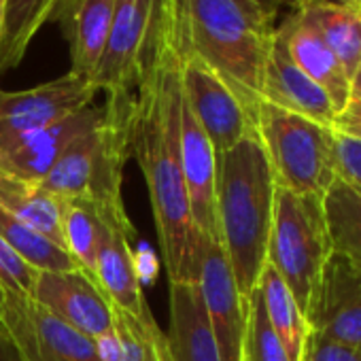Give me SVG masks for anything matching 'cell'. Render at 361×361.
<instances>
[{"instance_id": "836d02e7", "label": "cell", "mask_w": 361, "mask_h": 361, "mask_svg": "<svg viewBox=\"0 0 361 361\" xmlns=\"http://www.w3.org/2000/svg\"><path fill=\"white\" fill-rule=\"evenodd\" d=\"M0 361H24L16 340L7 334V329H0Z\"/></svg>"}, {"instance_id": "30bf717a", "label": "cell", "mask_w": 361, "mask_h": 361, "mask_svg": "<svg viewBox=\"0 0 361 361\" xmlns=\"http://www.w3.org/2000/svg\"><path fill=\"white\" fill-rule=\"evenodd\" d=\"M178 58L185 100L217 155L255 132V117L219 75L196 58L183 56L180 51Z\"/></svg>"}, {"instance_id": "ab89813d", "label": "cell", "mask_w": 361, "mask_h": 361, "mask_svg": "<svg viewBox=\"0 0 361 361\" xmlns=\"http://www.w3.org/2000/svg\"><path fill=\"white\" fill-rule=\"evenodd\" d=\"M3 3L5 0H0V20H3Z\"/></svg>"}, {"instance_id": "d4e9b609", "label": "cell", "mask_w": 361, "mask_h": 361, "mask_svg": "<svg viewBox=\"0 0 361 361\" xmlns=\"http://www.w3.org/2000/svg\"><path fill=\"white\" fill-rule=\"evenodd\" d=\"M257 289L262 293V302L268 314V321L276 336L281 338L287 355L291 361H300L304 353V344L308 338V321L304 319L295 298L291 295L285 281L276 274V270L266 264L257 283Z\"/></svg>"}, {"instance_id": "8d00e7d4", "label": "cell", "mask_w": 361, "mask_h": 361, "mask_svg": "<svg viewBox=\"0 0 361 361\" xmlns=\"http://www.w3.org/2000/svg\"><path fill=\"white\" fill-rule=\"evenodd\" d=\"M336 130L348 134V136H355V138H361V123H334Z\"/></svg>"}, {"instance_id": "1f68e13d", "label": "cell", "mask_w": 361, "mask_h": 361, "mask_svg": "<svg viewBox=\"0 0 361 361\" xmlns=\"http://www.w3.org/2000/svg\"><path fill=\"white\" fill-rule=\"evenodd\" d=\"M300 361H361V350L321 338L310 329Z\"/></svg>"}, {"instance_id": "2e32d148", "label": "cell", "mask_w": 361, "mask_h": 361, "mask_svg": "<svg viewBox=\"0 0 361 361\" xmlns=\"http://www.w3.org/2000/svg\"><path fill=\"white\" fill-rule=\"evenodd\" d=\"M180 168L190 198V211L196 230L219 243L217 213H215V178H217V153L194 117L185 94L180 104Z\"/></svg>"}, {"instance_id": "b9f144b4", "label": "cell", "mask_w": 361, "mask_h": 361, "mask_svg": "<svg viewBox=\"0 0 361 361\" xmlns=\"http://www.w3.org/2000/svg\"><path fill=\"white\" fill-rule=\"evenodd\" d=\"M0 329H5V325H3V321H0Z\"/></svg>"}, {"instance_id": "3957f363", "label": "cell", "mask_w": 361, "mask_h": 361, "mask_svg": "<svg viewBox=\"0 0 361 361\" xmlns=\"http://www.w3.org/2000/svg\"><path fill=\"white\" fill-rule=\"evenodd\" d=\"M276 178L257 132L217 155L215 213L219 243L240 295L249 300L266 266Z\"/></svg>"}, {"instance_id": "ac0fdd59", "label": "cell", "mask_w": 361, "mask_h": 361, "mask_svg": "<svg viewBox=\"0 0 361 361\" xmlns=\"http://www.w3.org/2000/svg\"><path fill=\"white\" fill-rule=\"evenodd\" d=\"M117 0H64L56 20L71 47L73 75L92 81L104 54Z\"/></svg>"}, {"instance_id": "ba28073f", "label": "cell", "mask_w": 361, "mask_h": 361, "mask_svg": "<svg viewBox=\"0 0 361 361\" xmlns=\"http://www.w3.org/2000/svg\"><path fill=\"white\" fill-rule=\"evenodd\" d=\"M96 94L92 81L73 73L30 90H0V149L94 104Z\"/></svg>"}, {"instance_id": "d6a6232c", "label": "cell", "mask_w": 361, "mask_h": 361, "mask_svg": "<svg viewBox=\"0 0 361 361\" xmlns=\"http://www.w3.org/2000/svg\"><path fill=\"white\" fill-rule=\"evenodd\" d=\"M245 5H249L251 9H255L268 24L274 26V18L279 16L281 7L285 3H289V0H243Z\"/></svg>"}, {"instance_id": "4316f807", "label": "cell", "mask_w": 361, "mask_h": 361, "mask_svg": "<svg viewBox=\"0 0 361 361\" xmlns=\"http://www.w3.org/2000/svg\"><path fill=\"white\" fill-rule=\"evenodd\" d=\"M102 217L87 200H62V238L66 253L94 279L96 255L102 240ZM96 281V279H94Z\"/></svg>"}, {"instance_id": "8fae6325", "label": "cell", "mask_w": 361, "mask_h": 361, "mask_svg": "<svg viewBox=\"0 0 361 361\" xmlns=\"http://www.w3.org/2000/svg\"><path fill=\"white\" fill-rule=\"evenodd\" d=\"M96 209L102 217L104 230L96 255L94 279L113 308L123 310L142 323H153L155 317L151 314L142 291L138 259L130 245L134 236L130 217L126 209Z\"/></svg>"}, {"instance_id": "6da1fadb", "label": "cell", "mask_w": 361, "mask_h": 361, "mask_svg": "<svg viewBox=\"0 0 361 361\" xmlns=\"http://www.w3.org/2000/svg\"><path fill=\"white\" fill-rule=\"evenodd\" d=\"M180 58L161 0L157 32L134 90L132 155L147 180L168 283H198L204 236L194 226L180 168Z\"/></svg>"}, {"instance_id": "7402d4cb", "label": "cell", "mask_w": 361, "mask_h": 361, "mask_svg": "<svg viewBox=\"0 0 361 361\" xmlns=\"http://www.w3.org/2000/svg\"><path fill=\"white\" fill-rule=\"evenodd\" d=\"M295 11L321 35L353 81L361 64V18L357 9L327 0H306L295 5Z\"/></svg>"}, {"instance_id": "e0dca14e", "label": "cell", "mask_w": 361, "mask_h": 361, "mask_svg": "<svg viewBox=\"0 0 361 361\" xmlns=\"http://www.w3.org/2000/svg\"><path fill=\"white\" fill-rule=\"evenodd\" d=\"M102 117V106H85L66 119L26 134L0 149V170L28 180H43L58 164L75 138L94 128Z\"/></svg>"}, {"instance_id": "9a60e30c", "label": "cell", "mask_w": 361, "mask_h": 361, "mask_svg": "<svg viewBox=\"0 0 361 361\" xmlns=\"http://www.w3.org/2000/svg\"><path fill=\"white\" fill-rule=\"evenodd\" d=\"M262 100L298 113L323 126H334L338 113L329 96L293 62L285 28H274L262 83Z\"/></svg>"}, {"instance_id": "5bb4252c", "label": "cell", "mask_w": 361, "mask_h": 361, "mask_svg": "<svg viewBox=\"0 0 361 361\" xmlns=\"http://www.w3.org/2000/svg\"><path fill=\"white\" fill-rule=\"evenodd\" d=\"M32 300L92 340L113 329V304L81 268L68 272H39Z\"/></svg>"}, {"instance_id": "f35d334b", "label": "cell", "mask_w": 361, "mask_h": 361, "mask_svg": "<svg viewBox=\"0 0 361 361\" xmlns=\"http://www.w3.org/2000/svg\"><path fill=\"white\" fill-rule=\"evenodd\" d=\"M3 298H5V293H3V289H0V308H3Z\"/></svg>"}, {"instance_id": "83f0119b", "label": "cell", "mask_w": 361, "mask_h": 361, "mask_svg": "<svg viewBox=\"0 0 361 361\" xmlns=\"http://www.w3.org/2000/svg\"><path fill=\"white\" fill-rule=\"evenodd\" d=\"M0 236L35 270L39 272H68L77 270V262L56 243L47 240L9 211L0 207Z\"/></svg>"}, {"instance_id": "8992f818", "label": "cell", "mask_w": 361, "mask_h": 361, "mask_svg": "<svg viewBox=\"0 0 361 361\" xmlns=\"http://www.w3.org/2000/svg\"><path fill=\"white\" fill-rule=\"evenodd\" d=\"M329 253L331 243L321 198L293 194L276 185L266 264L285 281L306 321H310Z\"/></svg>"}, {"instance_id": "e575fe53", "label": "cell", "mask_w": 361, "mask_h": 361, "mask_svg": "<svg viewBox=\"0 0 361 361\" xmlns=\"http://www.w3.org/2000/svg\"><path fill=\"white\" fill-rule=\"evenodd\" d=\"M336 123H361V102H348L342 115H338Z\"/></svg>"}, {"instance_id": "f1b7e54d", "label": "cell", "mask_w": 361, "mask_h": 361, "mask_svg": "<svg viewBox=\"0 0 361 361\" xmlns=\"http://www.w3.org/2000/svg\"><path fill=\"white\" fill-rule=\"evenodd\" d=\"M243 361H291L281 338L272 329L262 293L255 291L247 300V329H245V350Z\"/></svg>"}, {"instance_id": "484cf974", "label": "cell", "mask_w": 361, "mask_h": 361, "mask_svg": "<svg viewBox=\"0 0 361 361\" xmlns=\"http://www.w3.org/2000/svg\"><path fill=\"white\" fill-rule=\"evenodd\" d=\"M321 204L331 251L361 264V190L338 176Z\"/></svg>"}, {"instance_id": "277c9868", "label": "cell", "mask_w": 361, "mask_h": 361, "mask_svg": "<svg viewBox=\"0 0 361 361\" xmlns=\"http://www.w3.org/2000/svg\"><path fill=\"white\" fill-rule=\"evenodd\" d=\"M134 92L106 94L100 121L71 142L41 185L60 200L123 209V170L132 155Z\"/></svg>"}, {"instance_id": "d590c367", "label": "cell", "mask_w": 361, "mask_h": 361, "mask_svg": "<svg viewBox=\"0 0 361 361\" xmlns=\"http://www.w3.org/2000/svg\"><path fill=\"white\" fill-rule=\"evenodd\" d=\"M350 102H361V64L350 81Z\"/></svg>"}, {"instance_id": "603a6c76", "label": "cell", "mask_w": 361, "mask_h": 361, "mask_svg": "<svg viewBox=\"0 0 361 361\" xmlns=\"http://www.w3.org/2000/svg\"><path fill=\"white\" fill-rule=\"evenodd\" d=\"M100 361H170L166 331L113 308V329L94 340Z\"/></svg>"}, {"instance_id": "cb8c5ba5", "label": "cell", "mask_w": 361, "mask_h": 361, "mask_svg": "<svg viewBox=\"0 0 361 361\" xmlns=\"http://www.w3.org/2000/svg\"><path fill=\"white\" fill-rule=\"evenodd\" d=\"M64 0H5L0 20V75L18 68L35 37L56 20Z\"/></svg>"}, {"instance_id": "7a4b0ae2", "label": "cell", "mask_w": 361, "mask_h": 361, "mask_svg": "<svg viewBox=\"0 0 361 361\" xmlns=\"http://www.w3.org/2000/svg\"><path fill=\"white\" fill-rule=\"evenodd\" d=\"M176 49L219 75L255 117L274 35L243 0H166Z\"/></svg>"}, {"instance_id": "44dd1931", "label": "cell", "mask_w": 361, "mask_h": 361, "mask_svg": "<svg viewBox=\"0 0 361 361\" xmlns=\"http://www.w3.org/2000/svg\"><path fill=\"white\" fill-rule=\"evenodd\" d=\"M0 207L22 224L64 249L62 200L49 194L41 180H28L0 170ZM66 251V249H64Z\"/></svg>"}, {"instance_id": "4fadbf2b", "label": "cell", "mask_w": 361, "mask_h": 361, "mask_svg": "<svg viewBox=\"0 0 361 361\" xmlns=\"http://www.w3.org/2000/svg\"><path fill=\"white\" fill-rule=\"evenodd\" d=\"M308 327L321 338L361 350V264L329 253Z\"/></svg>"}, {"instance_id": "9c48e42d", "label": "cell", "mask_w": 361, "mask_h": 361, "mask_svg": "<svg viewBox=\"0 0 361 361\" xmlns=\"http://www.w3.org/2000/svg\"><path fill=\"white\" fill-rule=\"evenodd\" d=\"M0 321L24 361H100L92 338L54 317L32 298L5 295Z\"/></svg>"}, {"instance_id": "7c38bea8", "label": "cell", "mask_w": 361, "mask_h": 361, "mask_svg": "<svg viewBox=\"0 0 361 361\" xmlns=\"http://www.w3.org/2000/svg\"><path fill=\"white\" fill-rule=\"evenodd\" d=\"M198 289L219 348L221 361H243L247 300L240 295L221 243L202 240Z\"/></svg>"}, {"instance_id": "4dcf8cb0", "label": "cell", "mask_w": 361, "mask_h": 361, "mask_svg": "<svg viewBox=\"0 0 361 361\" xmlns=\"http://www.w3.org/2000/svg\"><path fill=\"white\" fill-rule=\"evenodd\" d=\"M336 161L338 176L361 190V138L336 130Z\"/></svg>"}, {"instance_id": "f546056e", "label": "cell", "mask_w": 361, "mask_h": 361, "mask_svg": "<svg viewBox=\"0 0 361 361\" xmlns=\"http://www.w3.org/2000/svg\"><path fill=\"white\" fill-rule=\"evenodd\" d=\"M39 270L24 262L0 236V289L5 295L32 298Z\"/></svg>"}, {"instance_id": "ffe728a7", "label": "cell", "mask_w": 361, "mask_h": 361, "mask_svg": "<svg viewBox=\"0 0 361 361\" xmlns=\"http://www.w3.org/2000/svg\"><path fill=\"white\" fill-rule=\"evenodd\" d=\"M283 28L293 62L329 96L336 113L342 115L350 102V79L334 51L298 11L283 22Z\"/></svg>"}, {"instance_id": "5b68a950", "label": "cell", "mask_w": 361, "mask_h": 361, "mask_svg": "<svg viewBox=\"0 0 361 361\" xmlns=\"http://www.w3.org/2000/svg\"><path fill=\"white\" fill-rule=\"evenodd\" d=\"M255 132L272 166L276 185L302 196L323 198L338 178L336 128L259 102Z\"/></svg>"}, {"instance_id": "60d3db41", "label": "cell", "mask_w": 361, "mask_h": 361, "mask_svg": "<svg viewBox=\"0 0 361 361\" xmlns=\"http://www.w3.org/2000/svg\"><path fill=\"white\" fill-rule=\"evenodd\" d=\"M353 9H357V13H359V18H361V3H359L357 7H353Z\"/></svg>"}, {"instance_id": "d6986e66", "label": "cell", "mask_w": 361, "mask_h": 361, "mask_svg": "<svg viewBox=\"0 0 361 361\" xmlns=\"http://www.w3.org/2000/svg\"><path fill=\"white\" fill-rule=\"evenodd\" d=\"M170 361H221L198 283H168Z\"/></svg>"}, {"instance_id": "52a82bcc", "label": "cell", "mask_w": 361, "mask_h": 361, "mask_svg": "<svg viewBox=\"0 0 361 361\" xmlns=\"http://www.w3.org/2000/svg\"><path fill=\"white\" fill-rule=\"evenodd\" d=\"M161 11V0H117L104 54L92 75L98 92H134L145 71Z\"/></svg>"}, {"instance_id": "74e56055", "label": "cell", "mask_w": 361, "mask_h": 361, "mask_svg": "<svg viewBox=\"0 0 361 361\" xmlns=\"http://www.w3.org/2000/svg\"><path fill=\"white\" fill-rule=\"evenodd\" d=\"M293 5H300V3H306V0H289ZM327 3H336V5H344V7H357L361 0H327Z\"/></svg>"}]
</instances>
